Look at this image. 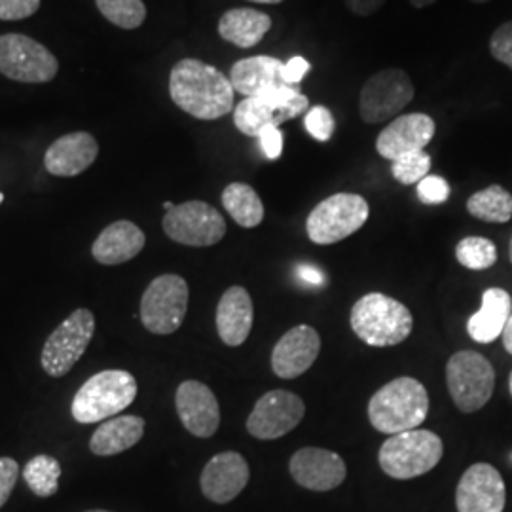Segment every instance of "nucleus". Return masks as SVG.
Wrapping results in <instances>:
<instances>
[{"mask_svg": "<svg viewBox=\"0 0 512 512\" xmlns=\"http://www.w3.org/2000/svg\"><path fill=\"white\" fill-rule=\"evenodd\" d=\"M234 93L230 78L200 59H181L169 74L173 103L198 120H219L230 114Z\"/></svg>", "mask_w": 512, "mask_h": 512, "instance_id": "f257e3e1", "label": "nucleus"}, {"mask_svg": "<svg viewBox=\"0 0 512 512\" xmlns=\"http://www.w3.org/2000/svg\"><path fill=\"white\" fill-rule=\"evenodd\" d=\"M429 414L427 389L416 378H397L374 393L368 403V420L385 435L420 427Z\"/></svg>", "mask_w": 512, "mask_h": 512, "instance_id": "f03ea898", "label": "nucleus"}, {"mask_svg": "<svg viewBox=\"0 0 512 512\" xmlns=\"http://www.w3.org/2000/svg\"><path fill=\"white\" fill-rule=\"evenodd\" d=\"M351 329L372 348L399 346L412 334L414 317L403 302L382 293L365 294L351 308Z\"/></svg>", "mask_w": 512, "mask_h": 512, "instance_id": "7ed1b4c3", "label": "nucleus"}, {"mask_svg": "<svg viewBox=\"0 0 512 512\" xmlns=\"http://www.w3.org/2000/svg\"><path fill=\"white\" fill-rule=\"evenodd\" d=\"M137 397L135 376L128 370H103L78 389L73 399V418L78 423H99L126 410Z\"/></svg>", "mask_w": 512, "mask_h": 512, "instance_id": "20e7f679", "label": "nucleus"}, {"mask_svg": "<svg viewBox=\"0 0 512 512\" xmlns=\"http://www.w3.org/2000/svg\"><path fill=\"white\" fill-rule=\"evenodd\" d=\"M442 454L444 444L437 433L412 429L385 440L378 459L385 475L397 480H410L433 471Z\"/></svg>", "mask_w": 512, "mask_h": 512, "instance_id": "39448f33", "label": "nucleus"}, {"mask_svg": "<svg viewBox=\"0 0 512 512\" xmlns=\"http://www.w3.org/2000/svg\"><path fill=\"white\" fill-rule=\"evenodd\" d=\"M446 384L459 410L473 414L494 395V366L476 351H458L446 365Z\"/></svg>", "mask_w": 512, "mask_h": 512, "instance_id": "423d86ee", "label": "nucleus"}, {"mask_svg": "<svg viewBox=\"0 0 512 512\" xmlns=\"http://www.w3.org/2000/svg\"><path fill=\"white\" fill-rule=\"evenodd\" d=\"M370 217V207L359 194H334L319 203L306 220L308 238L317 245H332L359 232Z\"/></svg>", "mask_w": 512, "mask_h": 512, "instance_id": "0eeeda50", "label": "nucleus"}, {"mask_svg": "<svg viewBox=\"0 0 512 512\" xmlns=\"http://www.w3.org/2000/svg\"><path fill=\"white\" fill-rule=\"evenodd\" d=\"M95 315L88 308L74 310L57 329L48 336L40 365L52 378H61L73 370L92 342Z\"/></svg>", "mask_w": 512, "mask_h": 512, "instance_id": "6e6552de", "label": "nucleus"}, {"mask_svg": "<svg viewBox=\"0 0 512 512\" xmlns=\"http://www.w3.org/2000/svg\"><path fill=\"white\" fill-rule=\"evenodd\" d=\"M414 84L403 69H384L372 74L359 95V114L365 124L395 120L412 101Z\"/></svg>", "mask_w": 512, "mask_h": 512, "instance_id": "1a4fd4ad", "label": "nucleus"}, {"mask_svg": "<svg viewBox=\"0 0 512 512\" xmlns=\"http://www.w3.org/2000/svg\"><path fill=\"white\" fill-rule=\"evenodd\" d=\"M188 310V285L181 275L156 277L141 298V321L145 329L167 336L181 329Z\"/></svg>", "mask_w": 512, "mask_h": 512, "instance_id": "9d476101", "label": "nucleus"}, {"mask_svg": "<svg viewBox=\"0 0 512 512\" xmlns=\"http://www.w3.org/2000/svg\"><path fill=\"white\" fill-rule=\"evenodd\" d=\"M59 71L55 55L37 40L8 33L0 37V73L23 84H44Z\"/></svg>", "mask_w": 512, "mask_h": 512, "instance_id": "9b49d317", "label": "nucleus"}, {"mask_svg": "<svg viewBox=\"0 0 512 512\" xmlns=\"http://www.w3.org/2000/svg\"><path fill=\"white\" fill-rule=\"evenodd\" d=\"M165 236L186 247H211L226 236V220L209 203L192 200L165 213Z\"/></svg>", "mask_w": 512, "mask_h": 512, "instance_id": "f8f14e48", "label": "nucleus"}, {"mask_svg": "<svg viewBox=\"0 0 512 512\" xmlns=\"http://www.w3.org/2000/svg\"><path fill=\"white\" fill-rule=\"evenodd\" d=\"M310 110L308 95L296 92L279 97H243L234 109V124L247 137H258L266 126H281Z\"/></svg>", "mask_w": 512, "mask_h": 512, "instance_id": "ddd939ff", "label": "nucleus"}, {"mask_svg": "<svg viewBox=\"0 0 512 512\" xmlns=\"http://www.w3.org/2000/svg\"><path fill=\"white\" fill-rule=\"evenodd\" d=\"M306 414V406L298 395L275 389L262 395L247 420V431L258 440H275L291 433Z\"/></svg>", "mask_w": 512, "mask_h": 512, "instance_id": "4468645a", "label": "nucleus"}, {"mask_svg": "<svg viewBox=\"0 0 512 512\" xmlns=\"http://www.w3.org/2000/svg\"><path fill=\"white\" fill-rule=\"evenodd\" d=\"M507 490L501 473L490 463L471 465L456 490L458 512H503Z\"/></svg>", "mask_w": 512, "mask_h": 512, "instance_id": "2eb2a0df", "label": "nucleus"}, {"mask_svg": "<svg viewBox=\"0 0 512 512\" xmlns=\"http://www.w3.org/2000/svg\"><path fill=\"white\" fill-rule=\"evenodd\" d=\"M230 82L243 97H275L298 88L283 80V61L272 55L239 59L230 69Z\"/></svg>", "mask_w": 512, "mask_h": 512, "instance_id": "dca6fc26", "label": "nucleus"}, {"mask_svg": "<svg viewBox=\"0 0 512 512\" xmlns=\"http://www.w3.org/2000/svg\"><path fill=\"white\" fill-rule=\"evenodd\" d=\"M435 120L423 112H412L397 116L389 126L382 129L376 141L378 154L395 162L404 154L420 152L433 141L435 137Z\"/></svg>", "mask_w": 512, "mask_h": 512, "instance_id": "f3484780", "label": "nucleus"}, {"mask_svg": "<svg viewBox=\"0 0 512 512\" xmlns=\"http://www.w3.org/2000/svg\"><path fill=\"white\" fill-rule=\"evenodd\" d=\"M175 406L184 429L194 437L209 439L217 433L220 425L219 401L207 385L186 380L177 389Z\"/></svg>", "mask_w": 512, "mask_h": 512, "instance_id": "a211bd4d", "label": "nucleus"}, {"mask_svg": "<svg viewBox=\"0 0 512 512\" xmlns=\"http://www.w3.org/2000/svg\"><path fill=\"white\" fill-rule=\"evenodd\" d=\"M294 482L311 492H330L338 488L346 476L348 467L338 454L323 448H302L289 463Z\"/></svg>", "mask_w": 512, "mask_h": 512, "instance_id": "6ab92c4d", "label": "nucleus"}, {"mask_svg": "<svg viewBox=\"0 0 512 512\" xmlns=\"http://www.w3.org/2000/svg\"><path fill=\"white\" fill-rule=\"evenodd\" d=\"M249 463L238 452H222L207 461L200 486L209 501L226 505L234 501L249 484Z\"/></svg>", "mask_w": 512, "mask_h": 512, "instance_id": "aec40b11", "label": "nucleus"}, {"mask_svg": "<svg viewBox=\"0 0 512 512\" xmlns=\"http://www.w3.org/2000/svg\"><path fill=\"white\" fill-rule=\"evenodd\" d=\"M321 351V336L308 325H298L281 336L272 351V370L283 380H293L310 370Z\"/></svg>", "mask_w": 512, "mask_h": 512, "instance_id": "412c9836", "label": "nucleus"}, {"mask_svg": "<svg viewBox=\"0 0 512 512\" xmlns=\"http://www.w3.org/2000/svg\"><path fill=\"white\" fill-rule=\"evenodd\" d=\"M99 145L86 131H74L59 137L44 154V167L55 177H76L97 160Z\"/></svg>", "mask_w": 512, "mask_h": 512, "instance_id": "4be33fe9", "label": "nucleus"}, {"mask_svg": "<svg viewBox=\"0 0 512 512\" xmlns=\"http://www.w3.org/2000/svg\"><path fill=\"white\" fill-rule=\"evenodd\" d=\"M255 321V308L251 294L243 287H230L220 296L219 308H217V330L220 340L230 346H241L253 329Z\"/></svg>", "mask_w": 512, "mask_h": 512, "instance_id": "5701e85b", "label": "nucleus"}, {"mask_svg": "<svg viewBox=\"0 0 512 512\" xmlns=\"http://www.w3.org/2000/svg\"><path fill=\"white\" fill-rule=\"evenodd\" d=\"M147 243L145 232L129 222L118 220L107 226L93 243L92 255L103 266H118L133 260Z\"/></svg>", "mask_w": 512, "mask_h": 512, "instance_id": "b1692460", "label": "nucleus"}, {"mask_svg": "<svg viewBox=\"0 0 512 512\" xmlns=\"http://www.w3.org/2000/svg\"><path fill=\"white\" fill-rule=\"evenodd\" d=\"M511 313V294L503 289L484 291L480 310L467 323L469 336L478 344H492L503 334Z\"/></svg>", "mask_w": 512, "mask_h": 512, "instance_id": "393cba45", "label": "nucleus"}, {"mask_svg": "<svg viewBox=\"0 0 512 512\" xmlns=\"http://www.w3.org/2000/svg\"><path fill=\"white\" fill-rule=\"evenodd\" d=\"M145 435V420L139 416H118L95 429L90 450L99 458H110L133 448Z\"/></svg>", "mask_w": 512, "mask_h": 512, "instance_id": "a878e982", "label": "nucleus"}, {"mask_svg": "<svg viewBox=\"0 0 512 512\" xmlns=\"http://www.w3.org/2000/svg\"><path fill=\"white\" fill-rule=\"evenodd\" d=\"M272 29V18L255 8H234L222 14L219 35L238 48H253Z\"/></svg>", "mask_w": 512, "mask_h": 512, "instance_id": "bb28decb", "label": "nucleus"}, {"mask_svg": "<svg viewBox=\"0 0 512 512\" xmlns=\"http://www.w3.org/2000/svg\"><path fill=\"white\" fill-rule=\"evenodd\" d=\"M222 205L241 228H256L264 220V203L249 184H228L222 192Z\"/></svg>", "mask_w": 512, "mask_h": 512, "instance_id": "cd10ccee", "label": "nucleus"}, {"mask_svg": "<svg viewBox=\"0 0 512 512\" xmlns=\"http://www.w3.org/2000/svg\"><path fill=\"white\" fill-rule=\"evenodd\" d=\"M467 211L478 220L505 224L512 219V194L499 184H492L467 200Z\"/></svg>", "mask_w": 512, "mask_h": 512, "instance_id": "c85d7f7f", "label": "nucleus"}, {"mask_svg": "<svg viewBox=\"0 0 512 512\" xmlns=\"http://www.w3.org/2000/svg\"><path fill=\"white\" fill-rule=\"evenodd\" d=\"M59 476L61 465L52 456H37L23 469V478L29 490L38 497H52L59 490Z\"/></svg>", "mask_w": 512, "mask_h": 512, "instance_id": "c756f323", "label": "nucleus"}, {"mask_svg": "<svg viewBox=\"0 0 512 512\" xmlns=\"http://www.w3.org/2000/svg\"><path fill=\"white\" fill-rule=\"evenodd\" d=\"M99 12L120 29H137L147 19V6L143 0H95Z\"/></svg>", "mask_w": 512, "mask_h": 512, "instance_id": "7c9ffc66", "label": "nucleus"}, {"mask_svg": "<svg viewBox=\"0 0 512 512\" xmlns=\"http://www.w3.org/2000/svg\"><path fill=\"white\" fill-rule=\"evenodd\" d=\"M456 258L461 266L475 272H482L492 268L497 262V247L490 239L471 236L459 241L456 247Z\"/></svg>", "mask_w": 512, "mask_h": 512, "instance_id": "2f4dec72", "label": "nucleus"}, {"mask_svg": "<svg viewBox=\"0 0 512 512\" xmlns=\"http://www.w3.org/2000/svg\"><path fill=\"white\" fill-rule=\"evenodd\" d=\"M431 169V156L420 150L412 154H404L397 158L391 167L393 177L401 184H418L429 175Z\"/></svg>", "mask_w": 512, "mask_h": 512, "instance_id": "473e14b6", "label": "nucleus"}, {"mask_svg": "<svg viewBox=\"0 0 512 512\" xmlns=\"http://www.w3.org/2000/svg\"><path fill=\"white\" fill-rule=\"evenodd\" d=\"M334 126L336 124H334L332 112L323 105L311 107L304 116V128L308 129V133L315 141L327 143L334 133Z\"/></svg>", "mask_w": 512, "mask_h": 512, "instance_id": "72a5a7b5", "label": "nucleus"}, {"mask_svg": "<svg viewBox=\"0 0 512 512\" xmlns=\"http://www.w3.org/2000/svg\"><path fill=\"white\" fill-rule=\"evenodd\" d=\"M490 54L494 55L495 61L507 65L512 71V21L495 29L490 38Z\"/></svg>", "mask_w": 512, "mask_h": 512, "instance_id": "f704fd0d", "label": "nucleus"}, {"mask_svg": "<svg viewBox=\"0 0 512 512\" xmlns=\"http://www.w3.org/2000/svg\"><path fill=\"white\" fill-rule=\"evenodd\" d=\"M418 198L427 205H439L450 198V184L437 175H427L418 183Z\"/></svg>", "mask_w": 512, "mask_h": 512, "instance_id": "c9c22d12", "label": "nucleus"}, {"mask_svg": "<svg viewBox=\"0 0 512 512\" xmlns=\"http://www.w3.org/2000/svg\"><path fill=\"white\" fill-rule=\"evenodd\" d=\"M40 0H0V19L18 21L37 14Z\"/></svg>", "mask_w": 512, "mask_h": 512, "instance_id": "e433bc0d", "label": "nucleus"}, {"mask_svg": "<svg viewBox=\"0 0 512 512\" xmlns=\"http://www.w3.org/2000/svg\"><path fill=\"white\" fill-rule=\"evenodd\" d=\"M19 465L16 459L0 458V509L6 505L18 482Z\"/></svg>", "mask_w": 512, "mask_h": 512, "instance_id": "4c0bfd02", "label": "nucleus"}, {"mask_svg": "<svg viewBox=\"0 0 512 512\" xmlns=\"http://www.w3.org/2000/svg\"><path fill=\"white\" fill-rule=\"evenodd\" d=\"M260 147L268 160H279L283 154V133L277 126H266L258 133Z\"/></svg>", "mask_w": 512, "mask_h": 512, "instance_id": "58836bf2", "label": "nucleus"}, {"mask_svg": "<svg viewBox=\"0 0 512 512\" xmlns=\"http://www.w3.org/2000/svg\"><path fill=\"white\" fill-rule=\"evenodd\" d=\"M311 65L300 55H296L293 59H289L287 63H283V80L289 86H298L306 74L310 73Z\"/></svg>", "mask_w": 512, "mask_h": 512, "instance_id": "ea45409f", "label": "nucleus"}, {"mask_svg": "<svg viewBox=\"0 0 512 512\" xmlns=\"http://www.w3.org/2000/svg\"><path fill=\"white\" fill-rule=\"evenodd\" d=\"M387 0H344L346 8L355 16H372L382 10Z\"/></svg>", "mask_w": 512, "mask_h": 512, "instance_id": "a19ab883", "label": "nucleus"}, {"mask_svg": "<svg viewBox=\"0 0 512 512\" xmlns=\"http://www.w3.org/2000/svg\"><path fill=\"white\" fill-rule=\"evenodd\" d=\"M296 275H298L304 283L313 285V287H319V285L325 283V274H323L319 268L311 266V264H298V266H296Z\"/></svg>", "mask_w": 512, "mask_h": 512, "instance_id": "79ce46f5", "label": "nucleus"}, {"mask_svg": "<svg viewBox=\"0 0 512 512\" xmlns=\"http://www.w3.org/2000/svg\"><path fill=\"white\" fill-rule=\"evenodd\" d=\"M503 346L505 349L509 351L512 355V313L511 317H509V321H507V325H505V330H503Z\"/></svg>", "mask_w": 512, "mask_h": 512, "instance_id": "37998d69", "label": "nucleus"}, {"mask_svg": "<svg viewBox=\"0 0 512 512\" xmlns=\"http://www.w3.org/2000/svg\"><path fill=\"white\" fill-rule=\"evenodd\" d=\"M414 8H427V6H433L437 0H408Z\"/></svg>", "mask_w": 512, "mask_h": 512, "instance_id": "c03bdc74", "label": "nucleus"}, {"mask_svg": "<svg viewBox=\"0 0 512 512\" xmlns=\"http://www.w3.org/2000/svg\"><path fill=\"white\" fill-rule=\"evenodd\" d=\"M251 2H258V4H279L283 0H251Z\"/></svg>", "mask_w": 512, "mask_h": 512, "instance_id": "a18cd8bd", "label": "nucleus"}, {"mask_svg": "<svg viewBox=\"0 0 512 512\" xmlns=\"http://www.w3.org/2000/svg\"><path fill=\"white\" fill-rule=\"evenodd\" d=\"M173 207H175V203L164 202L165 211H171V209H173Z\"/></svg>", "mask_w": 512, "mask_h": 512, "instance_id": "49530a36", "label": "nucleus"}, {"mask_svg": "<svg viewBox=\"0 0 512 512\" xmlns=\"http://www.w3.org/2000/svg\"><path fill=\"white\" fill-rule=\"evenodd\" d=\"M471 2H475V4H484V2H490V0H471Z\"/></svg>", "mask_w": 512, "mask_h": 512, "instance_id": "de8ad7c7", "label": "nucleus"}, {"mask_svg": "<svg viewBox=\"0 0 512 512\" xmlns=\"http://www.w3.org/2000/svg\"><path fill=\"white\" fill-rule=\"evenodd\" d=\"M509 255H511V262H512V238H511V247H509Z\"/></svg>", "mask_w": 512, "mask_h": 512, "instance_id": "09e8293b", "label": "nucleus"}, {"mask_svg": "<svg viewBox=\"0 0 512 512\" xmlns=\"http://www.w3.org/2000/svg\"><path fill=\"white\" fill-rule=\"evenodd\" d=\"M2 202H4V196H2V194H0V205H2Z\"/></svg>", "mask_w": 512, "mask_h": 512, "instance_id": "8fccbe9b", "label": "nucleus"}, {"mask_svg": "<svg viewBox=\"0 0 512 512\" xmlns=\"http://www.w3.org/2000/svg\"><path fill=\"white\" fill-rule=\"evenodd\" d=\"M509 387H511V393H512V374H511V380H509Z\"/></svg>", "mask_w": 512, "mask_h": 512, "instance_id": "3c124183", "label": "nucleus"}, {"mask_svg": "<svg viewBox=\"0 0 512 512\" xmlns=\"http://www.w3.org/2000/svg\"><path fill=\"white\" fill-rule=\"evenodd\" d=\"M88 512H110V511H101V509H97V511H88Z\"/></svg>", "mask_w": 512, "mask_h": 512, "instance_id": "603ef678", "label": "nucleus"}]
</instances>
